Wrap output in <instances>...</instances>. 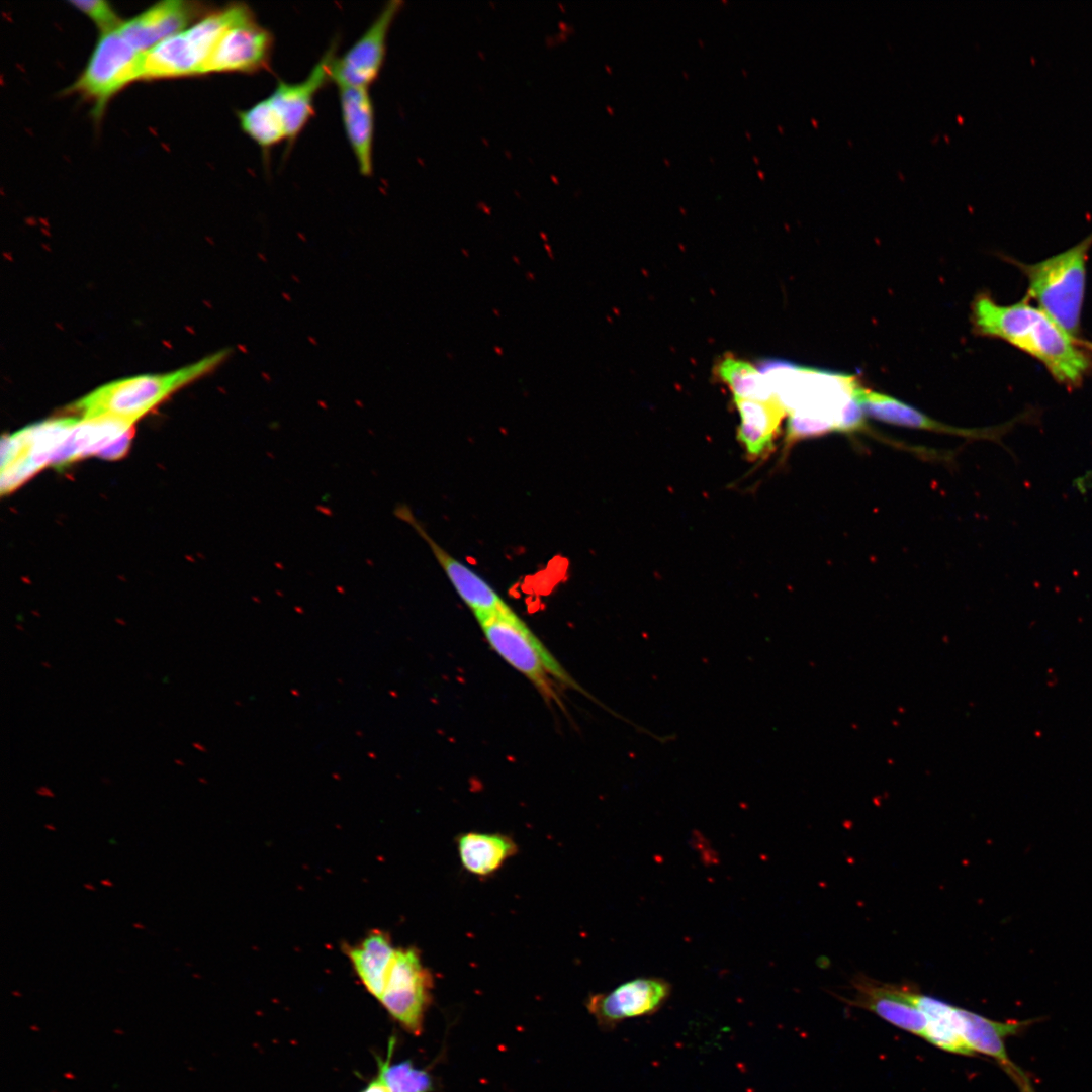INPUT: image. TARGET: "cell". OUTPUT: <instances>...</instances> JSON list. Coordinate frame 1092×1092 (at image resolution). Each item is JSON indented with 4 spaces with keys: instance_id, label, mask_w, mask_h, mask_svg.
<instances>
[{
    "instance_id": "obj_1",
    "label": "cell",
    "mask_w": 1092,
    "mask_h": 1092,
    "mask_svg": "<svg viewBox=\"0 0 1092 1092\" xmlns=\"http://www.w3.org/2000/svg\"><path fill=\"white\" fill-rule=\"evenodd\" d=\"M971 309L973 328L978 335L1004 340L1032 356L1060 383L1076 387L1091 371L1092 359L1083 342L1026 299L1001 305L987 293H981Z\"/></svg>"
},
{
    "instance_id": "obj_2",
    "label": "cell",
    "mask_w": 1092,
    "mask_h": 1092,
    "mask_svg": "<svg viewBox=\"0 0 1092 1092\" xmlns=\"http://www.w3.org/2000/svg\"><path fill=\"white\" fill-rule=\"evenodd\" d=\"M229 354L224 349L174 372L110 382L78 400L73 410L81 419H110L132 426L169 394L215 369Z\"/></svg>"
},
{
    "instance_id": "obj_3",
    "label": "cell",
    "mask_w": 1092,
    "mask_h": 1092,
    "mask_svg": "<svg viewBox=\"0 0 1092 1092\" xmlns=\"http://www.w3.org/2000/svg\"><path fill=\"white\" fill-rule=\"evenodd\" d=\"M1092 233L1073 247L1032 264L1016 263L1027 278V292L1070 335L1080 331L1086 263Z\"/></svg>"
},
{
    "instance_id": "obj_4",
    "label": "cell",
    "mask_w": 1092,
    "mask_h": 1092,
    "mask_svg": "<svg viewBox=\"0 0 1092 1092\" xmlns=\"http://www.w3.org/2000/svg\"><path fill=\"white\" fill-rule=\"evenodd\" d=\"M489 646L528 678L547 700H557L553 679L578 688L566 670L513 611L476 617Z\"/></svg>"
},
{
    "instance_id": "obj_5",
    "label": "cell",
    "mask_w": 1092,
    "mask_h": 1092,
    "mask_svg": "<svg viewBox=\"0 0 1092 1092\" xmlns=\"http://www.w3.org/2000/svg\"><path fill=\"white\" fill-rule=\"evenodd\" d=\"M145 53L131 47L118 28L101 32L88 64L73 91L94 102V114H102L108 100L131 81L142 79Z\"/></svg>"
},
{
    "instance_id": "obj_6",
    "label": "cell",
    "mask_w": 1092,
    "mask_h": 1092,
    "mask_svg": "<svg viewBox=\"0 0 1092 1092\" xmlns=\"http://www.w3.org/2000/svg\"><path fill=\"white\" fill-rule=\"evenodd\" d=\"M432 987V975L417 948L398 947L379 1001L405 1029L419 1034Z\"/></svg>"
},
{
    "instance_id": "obj_7",
    "label": "cell",
    "mask_w": 1092,
    "mask_h": 1092,
    "mask_svg": "<svg viewBox=\"0 0 1092 1092\" xmlns=\"http://www.w3.org/2000/svg\"><path fill=\"white\" fill-rule=\"evenodd\" d=\"M954 1021L959 1033L972 1052L994 1059L1019 1092H1036L1026 1072L1009 1058L1005 1045L1007 1037L1020 1034L1034 1020L1002 1022L954 1006Z\"/></svg>"
},
{
    "instance_id": "obj_8",
    "label": "cell",
    "mask_w": 1092,
    "mask_h": 1092,
    "mask_svg": "<svg viewBox=\"0 0 1092 1092\" xmlns=\"http://www.w3.org/2000/svg\"><path fill=\"white\" fill-rule=\"evenodd\" d=\"M274 46L273 34L252 13L232 25L220 37L203 74H253L266 69Z\"/></svg>"
},
{
    "instance_id": "obj_9",
    "label": "cell",
    "mask_w": 1092,
    "mask_h": 1092,
    "mask_svg": "<svg viewBox=\"0 0 1092 1092\" xmlns=\"http://www.w3.org/2000/svg\"><path fill=\"white\" fill-rule=\"evenodd\" d=\"M852 1006L875 1013L902 1030L924 1037L926 1020L916 1003L918 989L907 984L880 982L867 976L852 981Z\"/></svg>"
},
{
    "instance_id": "obj_10",
    "label": "cell",
    "mask_w": 1092,
    "mask_h": 1092,
    "mask_svg": "<svg viewBox=\"0 0 1092 1092\" xmlns=\"http://www.w3.org/2000/svg\"><path fill=\"white\" fill-rule=\"evenodd\" d=\"M399 4L398 1L387 3L355 43L335 59L332 81L337 86L369 88L376 80L385 58L387 34Z\"/></svg>"
},
{
    "instance_id": "obj_11",
    "label": "cell",
    "mask_w": 1092,
    "mask_h": 1092,
    "mask_svg": "<svg viewBox=\"0 0 1092 1092\" xmlns=\"http://www.w3.org/2000/svg\"><path fill=\"white\" fill-rule=\"evenodd\" d=\"M671 985L663 978L638 977L610 992L593 995L588 1009L604 1027H614L625 1019L651 1015L668 1000Z\"/></svg>"
},
{
    "instance_id": "obj_12",
    "label": "cell",
    "mask_w": 1092,
    "mask_h": 1092,
    "mask_svg": "<svg viewBox=\"0 0 1092 1092\" xmlns=\"http://www.w3.org/2000/svg\"><path fill=\"white\" fill-rule=\"evenodd\" d=\"M338 46L339 39L336 38L304 80L297 83L279 80L273 92L268 96L282 120L289 145L296 140L312 117L316 94L333 82L332 71Z\"/></svg>"
},
{
    "instance_id": "obj_13",
    "label": "cell",
    "mask_w": 1092,
    "mask_h": 1092,
    "mask_svg": "<svg viewBox=\"0 0 1092 1092\" xmlns=\"http://www.w3.org/2000/svg\"><path fill=\"white\" fill-rule=\"evenodd\" d=\"M206 12L207 8L198 2L163 1L122 22L118 32L135 50L146 53L162 40L182 32Z\"/></svg>"
},
{
    "instance_id": "obj_14",
    "label": "cell",
    "mask_w": 1092,
    "mask_h": 1092,
    "mask_svg": "<svg viewBox=\"0 0 1092 1092\" xmlns=\"http://www.w3.org/2000/svg\"><path fill=\"white\" fill-rule=\"evenodd\" d=\"M411 521L412 525L417 528L420 535L427 541L455 592L472 611L475 618L514 611L477 572L453 557L435 542L419 524L413 522L412 519Z\"/></svg>"
},
{
    "instance_id": "obj_15",
    "label": "cell",
    "mask_w": 1092,
    "mask_h": 1092,
    "mask_svg": "<svg viewBox=\"0 0 1092 1092\" xmlns=\"http://www.w3.org/2000/svg\"><path fill=\"white\" fill-rule=\"evenodd\" d=\"M733 401L741 419L736 437L746 458L765 459L775 450V440L789 410L777 395L765 400L733 397Z\"/></svg>"
},
{
    "instance_id": "obj_16",
    "label": "cell",
    "mask_w": 1092,
    "mask_h": 1092,
    "mask_svg": "<svg viewBox=\"0 0 1092 1092\" xmlns=\"http://www.w3.org/2000/svg\"><path fill=\"white\" fill-rule=\"evenodd\" d=\"M344 129L359 172L373 173L374 108L368 88L338 86Z\"/></svg>"
},
{
    "instance_id": "obj_17",
    "label": "cell",
    "mask_w": 1092,
    "mask_h": 1092,
    "mask_svg": "<svg viewBox=\"0 0 1092 1092\" xmlns=\"http://www.w3.org/2000/svg\"><path fill=\"white\" fill-rule=\"evenodd\" d=\"M855 398L866 416L896 426L976 438L994 437L996 432L1001 431V429L978 431L950 427L893 396L860 385L855 390Z\"/></svg>"
},
{
    "instance_id": "obj_18",
    "label": "cell",
    "mask_w": 1092,
    "mask_h": 1092,
    "mask_svg": "<svg viewBox=\"0 0 1092 1092\" xmlns=\"http://www.w3.org/2000/svg\"><path fill=\"white\" fill-rule=\"evenodd\" d=\"M396 948L387 932L372 930L356 944L347 945L348 957L366 990L380 998Z\"/></svg>"
},
{
    "instance_id": "obj_19",
    "label": "cell",
    "mask_w": 1092,
    "mask_h": 1092,
    "mask_svg": "<svg viewBox=\"0 0 1092 1092\" xmlns=\"http://www.w3.org/2000/svg\"><path fill=\"white\" fill-rule=\"evenodd\" d=\"M456 843L463 868L480 877L497 872L518 850L515 841L502 833L466 832Z\"/></svg>"
},
{
    "instance_id": "obj_20",
    "label": "cell",
    "mask_w": 1092,
    "mask_h": 1092,
    "mask_svg": "<svg viewBox=\"0 0 1092 1092\" xmlns=\"http://www.w3.org/2000/svg\"><path fill=\"white\" fill-rule=\"evenodd\" d=\"M201 66L182 31L145 53L142 79L201 74Z\"/></svg>"
},
{
    "instance_id": "obj_21",
    "label": "cell",
    "mask_w": 1092,
    "mask_h": 1092,
    "mask_svg": "<svg viewBox=\"0 0 1092 1092\" xmlns=\"http://www.w3.org/2000/svg\"><path fill=\"white\" fill-rule=\"evenodd\" d=\"M916 1003L926 1020L925 1040L948 1053L976 1056L958 1031L953 1005L919 991Z\"/></svg>"
},
{
    "instance_id": "obj_22",
    "label": "cell",
    "mask_w": 1092,
    "mask_h": 1092,
    "mask_svg": "<svg viewBox=\"0 0 1092 1092\" xmlns=\"http://www.w3.org/2000/svg\"><path fill=\"white\" fill-rule=\"evenodd\" d=\"M714 371L731 389L733 397L765 400L775 395L759 369L735 356L722 357Z\"/></svg>"
},
{
    "instance_id": "obj_23",
    "label": "cell",
    "mask_w": 1092,
    "mask_h": 1092,
    "mask_svg": "<svg viewBox=\"0 0 1092 1092\" xmlns=\"http://www.w3.org/2000/svg\"><path fill=\"white\" fill-rule=\"evenodd\" d=\"M238 119L242 130L264 152L287 140L282 120L268 97L239 111Z\"/></svg>"
},
{
    "instance_id": "obj_24",
    "label": "cell",
    "mask_w": 1092,
    "mask_h": 1092,
    "mask_svg": "<svg viewBox=\"0 0 1092 1092\" xmlns=\"http://www.w3.org/2000/svg\"><path fill=\"white\" fill-rule=\"evenodd\" d=\"M379 1076L391 1092H428L432 1083L428 1073L415 1068L410 1061L395 1065L379 1063Z\"/></svg>"
},
{
    "instance_id": "obj_25",
    "label": "cell",
    "mask_w": 1092,
    "mask_h": 1092,
    "mask_svg": "<svg viewBox=\"0 0 1092 1092\" xmlns=\"http://www.w3.org/2000/svg\"><path fill=\"white\" fill-rule=\"evenodd\" d=\"M788 416L789 417L786 424L783 454L785 450L788 451L795 443L799 441L809 438L821 437L830 432L836 431V427L832 423L821 419L802 416L793 412L789 413Z\"/></svg>"
},
{
    "instance_id": "obj_26",
    "label": "cell",
    "mask_w": 1092,
    "mask_h": 1092,
    "mask_svg": "<svg viewBox=\"0 0 1092 1092\" xmlns=\"http://www.w3.org/2000/svg\"><path fill=\"white\" fill-rule=\"evenodd\" d=\"M70 3L76 9L90 17L100 28L101 32L117 29L122 23L112 7L105 1L77 0L71 1Z\"/></svg>"
},
{
    "instance_id": "obj_27",
    "label": "cell",
    "mask_w": 1092,
    "mask_h": 1092,
    "mask_svg": "<svg viewBox=\"0 0 1092 1092\" xmlns=\"http://www.w3.org/2000/svg\"><path fill=\"white\" fill-rule=\"evenodd\" d=\"M361 1092H391L384 1080L378 1076L371 1081Z\"/></svg>"
},
{
    "instance_id": "obj_28",
    "label": "cell",
    "mask_w": 1092,
    "mask_h": 1092,
    "mask_svg": "<svg viewBox=\"0 0 1092 1092\" xmlns=\"http://www.w3.org/2000/svg\"><path fill=\"white\" fill-rule=\"evenodd\" d=\"M34 792H35V794L37 796H40V797H43V798H54L56 796L54 791L49 786H44V785L36 787Z\"/></svg>"
},
{
    "instance_id": "obj_29",
    "label": "cell",
    "mask_w": 1092,
    "mask_h": 1092,
    "mask_svg": "<svg viewBox=\"0 0 1092 1092\" xmlns=\"http://www.w3.org/2000/svg\"><path fill=\"white\" fill-rule=\"evenodd\" d=\"M100 884H101L102 886H104V887H107V888H111V887H114V883H113V881H111V880H110V879H108V878H104V879H101V880H100Z\"/></svg>"
},
{
    "instance_id": "obj_30",
    "label": "cell",
    "mask_w": 1092,
    "mask_h": 1092,
    "mask_svg": "<svg viewBox=\"0 0 1092 1092\" xmlns=\"http://www.w3.org/2000/svg\"><path fill=\"white\" fill-rule=\"evenodd\" d=\"M83 888H84L85 890H87V891H91V892H95V891H96V888H95V886H94V885H93V884H92L91 882H85V883L83 884Z\"/></svg>"
},
{
    "instance_id": "obj_31",
    "label": "cell",
    "mask_w": 1092,
    "mask_h": 1092,
    "mask_svg": "<svg viewBox=\"0 0 1092 1092\" xmlns=\"http://www.w3.org/2000/svg\"><path fill=\"white\" fill-rule=\"evenodd\" d=\"M132 927L138 930H145L146 926L142 922H133Z\"/></svg>"
},
{
    "instance_id": "obj_32",
    "label": "cell",
    "mask_w": 1092,
    "mask_h": 1092,
    "mask_svg": "<svg viewBox=\"0 0 1092 1092\" xmlns=\"http://www.w3.org/2000/svg\"><path fill=\"white\" fill-rule=\"evenodd\" d=\"M43 827L51 832H55L57 830V827L53 823H46Z\"/></svg>"
},
{
    "instance_id": "obj_33",
    "label": "cell",
    "mask_w": 1092,
    "mask_h": 1092,
    "mask_svg": "<svg viewBox=\"0 0 1092 1092\" xmlns=\"http://www.w3.org/2000/svg\"><path fill=\"white\" fill-rule=\"evenodd\" d=\"M100 781H101V783H102L103 785H106V786H109V785H111V781H110V779H109L108 777H101V778H100Z\"/></svg>"
},
{
    "instance_id": "obj_34",
    "label": "cell",
    "mask_w": 1092,
    "mask_h": 1092,
    "mask_svg": "<svg viewBox=\"0 0 1092 1092\" xmlns=\"http://www.w3.org/2000/svg\"><path fill=\"white\" fill-rule=\"evenodd\" d=\"M192 746H193L194 748L198 749V750H202V751H205V748L203 747V745H202V744H200V743H198V742H193V743H192Z\"/></svg>"
},
{
    "instance_id": "obj_35",
    "label": "cell",
    "mask_w": 1092,
    "mask_h": 1092,
    "mask_svg": "<svg viewBox=\"0 0 1092 1092\" xmlns=\"http://www.w3.org/2000/svg\"><path fill=\"white\" fill-rule=\"evenodd\" d=\"M174 763L177 764L178 766H184L185 765V762L180 758H175Z\"/></svg>"
},
{
    "instance_id": "obj_36",
    "label": "cell",
    "mask_w": 1092,
    "mask_h": 1092,
    "mask_svg": "<svg viewBox=\"0 0 1092 1092\" xmlns=\"http://www.w3.org/2000/svg\"><path fill=\"white\" fill-rule=\"evenodd\" d=\"M40 665H41L42 667H44V668H51V667H52L51 663H50V662H48V661H41V662H40Z\"/></svg>"
},
{
    "instance_id": "obj_37",
    "label": "cell",
    "mask_w": 1092,
    "mask_h": 1092,
    "mask_svg": "<svg viewBox=\"0 0 1092 1092\" xmlns=\"http://www.w3.org/2000/svg\"><path fill=\"white\" fill-rule=\"evenodd\" d=\"M198 781H199L200 783H205V780H204V779H202V778H198Z\"/></svg>"
},
{
    "instance_id": "obj_38",
    "label": "cell",
    "mask_w": 1092,
    "mask_h": 1092,
    "mask_svg": "<svg viewBox=\"0 0 1092 1092\" xmlns=\"http://www.w3.org/2000/svg\"><path fill=\"white\" fill-rule=\"evenodd\" d=\"M117 622H119V624L125 625V623L121 620H117Z\"/></svg>"
},
{
    "instance_id": "obj_39",
    "label": "cell",
    "mask_w": 1092,
    "mask_h": 1092,
    "mask_svg": "<svg viewBox=\"0 0 1092 1092\" xmlns=\"http://www.w3.org/2000/svg\"><path fill=\"white\" fill-rule=\"evenodd\" d=\"M17 628H18L19 630L23 631V629H22V628H21L20 626H17Z\"/></svg>"
},
{
    "instance_id": "obj_40",
    "label": "cell",
    "mask_w": 1092,
    "mask_h": 1092,
    "mask_svg": "<svg viewBox=\"0 0 1092 1092\" xmlns=\"http://www.w3.org/2000/svg\"><path fill=\"white\" fill-rule=\"evenodd\" d=\"M175 951H178V952H179V951H180V949L176 947V948H175Z\"/></svg>"
}]
</instances>
